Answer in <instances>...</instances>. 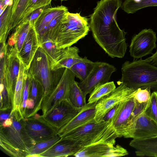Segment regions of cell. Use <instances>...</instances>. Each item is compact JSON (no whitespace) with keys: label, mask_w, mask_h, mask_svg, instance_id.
<instances>
[{"label":"cell","mask_w":157,"mask_h":157,"mask_svg":"<svg viewBox=\"0 0 157 157\" xmlns=\"http://www.w3.org/2000/svg\"><path fill=\"white\" fill-rule=\"evenodd\" d=\"M121 0H101L90 15L89 25L97 44L112 58H123L126 52L127 32L121 30L116 20Z\"/></svg>","instance_id":"cell-1"},{"label":"cell","mask_w":157,"mask_h":157,"mask_svg":"<svg viewBox=\"0 0 157 157\" xmlns=\"http://www.w3.org/2000/svg\"><path fill=\"white\" fill-rule=\"evenodd\" d=\"M13 120L9 127H0V145L10 155L15 157H26L28 150L34 145L25 130L24 118L20 109L11 113Z\"/></svg>","instance_id":"cell-2"},{"label":"cell","mask_w":157,"mask_h":157,"mask_svg":"<svg viewBox=\"0 0 157 157\" xmlns=\"http://www.w3.org/2000/svg\"><path fill=\"white\" fill-rule=\"evenodd\" d=\"M121 71L119 84L123 83L134 90L150 88L157 91V67L141 58L131 62L125 61L122 65Z\"/></svg>","instance_id":"cell-3"},{"label":"cell","mask_w":157,"mask_h":157,"mask_svg":"<svg viewBox=\"0 0 157 157\" xmlns=\"http://www.w3.org/2000/svg\"><path fill=\"white\" fill-rule=\"evenodd\" d=\"M88 18L80 13L68 11L62 19L56 43L58 49L71 46L88 34L90 27Z\"/></svg>","instance_id":"cell-4"},{"label":"cell","mask_w":157,"mask_h":157,"mask_svg":"<svg viewBox=\"0 0 157 157\" xmlns=\"http://www.w3.org/2000/svg\"><path fill=\"white\" fill-rule=\"evenodd\" d=\"M134 96L120 102L111 122L97 142L115 144L116 139L123 137L125 130L134 107Z\"/></svg>","instance_id":"cell-5"},{"label":"cell","mask_w":157,"mask_h":157,"mask_svg":"<svg viewBox=\"0 0 157 157\" xmlns=\"http://www.w3.org/2000/svg\"><path fill=\"white\" fill-rule=\"evenodd\" d=\"M28 71L31 77L42 85L44 97L53 90V71L51 68V63L47 54L40 46L35 53Z\"/></svg>","instance_id":"cell-6"},{"label":"cell","mask_w":157,"mask_h":157,"mask_svg":"<svg viewBox=\"0 0 157 157\" xmlns=\"http://www.w3.org/2000/svg\"><path fill=\"white\" fill-rule=\"evenodd\" d=\"M112 120L84 124L69 132L61 138L77 141L81 143L84 147L86 146L100 140Z\"/></svg>","instance_id":"cell-7"},{"label":"cell","mask_w":157,"mask_h":157,"mask_svg":"<svg viewBox=\"0 0 157 157\" xmlns=\"http://www.w3.org/2000/svg\"><path fill=\"white\" fill-rule=\"evenodd\" d=\"M136 90L127 87L123 83L112 92L100 99L95 106L96 113L94 119L99 122L105 114L113 107L121 102L134 96Z\"/></svg>","instance_id":"cell-8"},{"label":"cell","mask_w":157,"mask_h":157,"mask_svg":"<svg viewBox=\"0 0 157 157\" xmlns=\"http://www.w3.org/2000/svg\"><path fill=\"white\" fill-rule=\"evenodd\" d=\"M75 76L69 68H65L63 74L57 85L48 95L44 97L41 109L42 117L53 108L59 101L63 99H69L70 90L75 80Z\"/></svg>","instance_id":"cell-9"},{"label":"cell","mask_w":157,"mask_h":157,"mask_svg":"<svg viewBox=\"0 0 157 157\" xmlns=\"http://www.w3.org/2000/svg\"><path fill=\"white\" fill-rule=\"evenodd\" d=\"M81 109L74 106L69 100L63 99L58 101L42 117L58 131L76 115Z\"/></svg>","instance_id":"cell-10"},{"label":"cell","mask_w":157,"mask_h":157,"mask_svg":"<svg viewBox=\"0 0 157 157\" xmlns=\"http://www.w3.org/2000/svg\"><path fill=\"white\" fill-rule=\"evenodd\" d=\"M113 65L101 62H94L91 72L79 86L85 95L90 94L97 86L109 82L112 74L116 71Z\"/></svg>","instance_id":"cell-11"},{"label":"cell","mask_w":157,"mask_h":157,"mask_svg":"<svg viewBox=\"0 0 157 157\" xmlns=\"http://www.w3.org/2000/svg\"><path fill=\"white\" fill-rule=\"evenodd\" d=\"M24 122L26 132L34 144L58 135L57 130L37 113L31 117L24 118Z\"/></svg>","instance_id":"cell-12"},{"label":"cell","mask_w":157,"mask_h":157,"mask_svg":"<svg viewBox=\"0 0 157 157\" xmlns=\"http://www.w3.org/2000/svg\"><path fill=\"white\" fill-rule=\"evenodd\" d=\"M145 110L127 127L123 137L139 139L157 136V124L146 115Z\"/></svg>","instance_id":"cell-13"},{"label":"cell","mask_w":157,"mask_h":157,"mask_svg":"<svg viewBox=\"0 0 157 157\" xmlns=\"http://www.w3.org/2000/svg\"><path fill=\"white\" fill-rule=\"evenodd\" d=\"M156 34L152 29H146L134 36L129 46L130 56L138 59L151 53L156 47Z\"/></svg>","instance_id":"cell-14"},{"label":"cell","mask_w":157,"mask_h":157,"mask_svg":"<svg viewBox=\"0 0 157 157\" xmlns=\"http://www.w3.org/2000/svg\"><path fill=\"white\" fill-rule=\"evenodd\" d=\"M7 59L3 84L6 86L9 95L12 108L21 61L14 47L7 45Z\"/></svg>","instance_id":"cell-15"},{"label":"cell","mask_w":157,"mask_h":157,"mask_svg":"<svg viewBox=\"0 0 157 157\" xmlns=\"http://www.w3.org/2000/svg\"><path fill=\"white\" fill-rule=\"evenodd\" d=\"M85 147L79 141L62 138L51 147L39 154L40 157L74 156Z\"/></svg>","instance_id":"cell-16"},{"label":"cell","mask_w":157,"mask_h":157,"mask_svg":"<svg viewBox=\"0 0 157 157\" xmlns=\"http://www.w3.org/2000/svg\"><path fill=\"white\" fill-rule=\"evenodd\" d=\"M96 103L97 102L86 103L76 115L58 131L57 135L61 137L79 127L89 123L95 122L94 118Z\"/></svg>","instance_id":"cell-17"},{"label":"cell","mask_w":157,"mask_h":157,"mask_svg":"<svg viewBox=\"0 0 157 157\" xmlns=\"http://www.w3.org/2000/svg\"><path fill=\"white\" fill-rule=\"evenodd\" d=\"M31 23V26L23 46L18 53L21 62L27 70L29 69L35 53L40 46L34 23Z\"/></svg>","instance_id":"cell-18"},{"label":"cell","mask_w":157,"mask_h":157,"mask_svg":"<svg viewBox=\"0 0 157 157\" xmlns=\"http://www.w3.org/2000/svg\"><path fill=\"white\" fill-rule=\"evenodd\" d=\"M129 145L135 150L137 156L157 157V136L143 139H133Z\"/></svg>","instance_id":"cell-19"},{"label":"cell","mask_w":157,"mask_h":157,"mask_svg":"<svg viewBox=\"0 0 157 157\" xmlns=\"http://www.w3.org/2000/svg\"><path fill=\"white\" fill-rule=\"evenodd\" d=\"M79 52L78 48L75 46L62 48L59 56L51 65L52 70L63 67L70 69L81 58L79 55Z\"/></svg>","instance_id":"cell-20"},{"label":"cell","mask_w":157,"mask_h":157,"mask_svg":"<svg viewBox=\"0 0 157 157\" xmlns=\"http://www.w3.org/2000/svg\"><path fill=\"white\" fill-rule=\"evenodd\" d=\"M68 11L67 8L63 5L45 8L34 23L38 37L53 18Z\"/></svg>","instance_id":"cell-21"},{"label":"cell","mask_w":157,"mask_h":157,"mask_svg":"<svg viewBox=\"0 0 157 157\" xmlns=\"http://www.w3.org/2000/svg\"><path fill=\"white\" fill-rule=\"evenodd\" d=\"M31 24V22L28 19L23 20L14 29V31L9 38L7 44L14 46L18 53L23 46Z\"/></svg>","instance_id":"cell-22"},{"label":"cell","mask_w":157,"mask_h":157,"mask_svg":"<svg viewBox=\"0 0 157 157\" xmlns=\"http://www.w3.org/2000/svg\"><path fill=\"white\" fill-rule=\"evenodd\" d=\"M114 145L97 142L85 147L74 156L76 157H105L110 147Z\"/></svg>","instance_id":"cell-23"},{"label":"cell","mask_w":157,"mask_h":157,"mask_svg":"<svg viewBox=\"0 0 157 157\" xmlns=\"http://www.w3.org/2000/svg\"><path fill=\"white\" fill-rule=\"evenodd\" d=\"M13 2L9 4L3 10H0V43L6 44L9 33Z\"/></svg>","instance_id":"cell-24"},{"label":"cell","mask_w":157,"mask_h":157,"mask_svg":"<svg viewBox=\"0 0 157 157\" xmlns=\"http://www.w3.org/2000/svg\"><path fill=\"white\" fill-rule=\"evenodd\" d=\"M44 97V91L42 85L38 81L31 77L28 98L32 99L35 103L33 116L41 109L42 103Z\"/></svg>","instance_id":"cell-25"},{"label":"cell","mask_w":157,"mask_h":157,"mask_svg":"<svg viewBox=\"0 0 157 157\" xmlns=\"http://www.w3.org/2000/svg\"><path fill=\"white\" fill-rule=\"evenodd\" d=\"M66 13L56 17L47 25L38 37L40 44L42 40L46 38H49L56 42L62 19Z\"/></svg>","instance_id":"cell-26"},{"label":"cell","mask_w":157,"mask_h":157,"mask_svg":"<svg viewBox=\"0 0 157 157\" xmlns=\"http://www.w3.org/2000/svg\"><path fill=\"white\" fill-rule=\"evenodd\" d=\"M94 62L88 59L87 57L82 58L70 69L75 77L80 81L84 80L92 70Z\"/></svg>","instance_id":"cell-27"},{"label":"cell","mask_w":157,"mask_h":157,"mask_svg":"<svg viewBox=\"0 0 157 157\" xmlns=\"http://www.w3.org/2000/svg\"><path fill=\"white\" fill-rule=\"evenodd\" d=\"M29 1L30 0H14L9 33L20 23Z\"/></svg>","instance_id":"cell-28"},{"label":"cell","mask_w":157,"mask_h":157,"mask_svg":"<svg viewBox=\"0 0 157 157\" xmlns=\"http://www.w3.org/2000/svg\"><path fill=\"white\" fill-rule=\"evenodd\" d=\"M116 88L113 81L109 82L97 86L90 94L88 103L97 102L101 98L112 92Z\"/></svg>","instance_id":"cell-29"},{"label":"cell","mask_w":157,"mask_h":157,"mask_svg":"<svg viewBox=\"0 0 157 157\" xmlns=\"http://www.w3.org/2000/svg\"><path fill=\"white\" fill-rule=\"evenodd\" d=\"M153 6H157V0H125L121 7L128 13H133L143 8Z\"/></svg>","instance_id":"cell-30"},{"label":"cell","mask_w":157,"mask_h":157,"mask_svg":"<svg viewBox=\"0 0 157 157\" xmlns=\"http://www.w3.org/2000/svg\"><path fill=\"white\" fill-rule=\"evenodd\" d=\"M86 98L78 83L75 81L70 90L69 99L70 102L75 107L82 109L86 104Z\"/></svg>","instance_id":"cell-31"},{"label":"cell","mask_w":157,"mask_h":157,"mask_svg":"<svg viewBox=\"0 0 157 157\" xmlns=\"http://www.w3.org/2000/svg\"><path fill=\"white\" fill-rule=\"evenodd\" d=\"M25 69V67L21 62L18 76L15 88L13 104L11 112L16 109H20L22 99Z\"/></svg>","instance_id":"cell-32"},{"label":"cell","mask_w":157,"mask_h":157,"mask_svg":"<svg viewBox=\"0 0 157 157\" xmlns=\"http://www.w3.org/2000/svg\"><path fill=\"white\" fill-rule=\"evenodd\" d=\"M40 46L47 54L51 65L59 56L62 49H58L56 42L49 38L42 40L40 43Z\"/></svg>","instance_id":"cell-33"},{"label":"cell","mask_w":157,"mask_h":157,"mask_svg":"<svg viewBox=\"0 0 157 157\" xmlns=\"http://www.w3.org/2000/svg\"><path fill=\"white\" fill-rule=\"evenodd\" d=\"M61 138L58 135L47 140L36 143L29 150V155L39 154L45 151L58 141Z\"/></svg>","instance_id":"cell-34"},{"label":"cell","mask_w":157,"mask_h":157,"mask_svg":"<svg viewBox=\"0 0 157 157\" xmlns=\"http://www.w3.org/2000/svg\"><path fill=\"white\" fill-rule=\"evenodd\" d=\"M28 70L25 69V71L22 99L20 107V111L24 118L25 113L26 102L29 96L31 80V77L28 73Z\"/></svg>","instance_id":"cell-35"},{"label":"cell","mask_w":157,"mask_h":157,"mask_svg":"<svg viewBox=\"0 0 157 157\" xmlns=\"http://www.w3.org/2000/svg\"><path fill=\"white\" fill-rule=\"evenodd\" d=\"M145 113L157 124V91H154L151 94L149 103Z\"/></svg>","instance_id":"cell-36"},{"label":"cell","mask_w":157,"mask_h":157,"mask_svg":"<svg viewBox=\"0 0 157 157\" xmlns=\"http://www.w3.org/2000/svg\"><path fill=\"white\" fill-rule=\"evenodd\" d=\"M52 0H30L28 6L22 18L21 22L34 10L40 8L49 6Z\"/></svg>","instance_id":"cell-37"},{"label":"cell","mask_w":157,"mask_h":157,"mask_svg":"<svg viewBox=\"0 0 157 157\" xmlns=\"http://www.w3.org/2000/svg\"><path fill=\"white\" fill-rule=\"evenodd\" d=\"M149 102V100L146 102L140 103L135 100L134 107L130 115L125 130L135 119L146 109L148 105Z\"/></svg>","instance_id":"cell-38"},{"label":"cell","mask_w":157,"mask_h":157,"mask_svg":"<svg viewBox=\"0 0 157 157\" xmlns=\"http://www.w3.org/2000/svg\"><path fill=\"white\" fill-rule=\"evenodd\" d=\"M0 111H3L12 109V104L6 86L0 92Z\"/></svg>","instance_id":"cell-39"},{"label":"cell","mask_w":157,"mask_h":157,"mask_svg":"<svg viewBox=\"0 0 157 157\" xmlns=\"http://www.w3.org/2000/svg\"><path fill=\"white\" fill-rule=\"evenodd\" d=\"M151 89L147 88L144 89L139 88L136 89L134 95L135 100L140 103L148 101L151 97Z\"/></svg>","instance_id":"cell-40"},{"label":"cell","mask_w":157,"mask_h":157,"mask_svg":"<svg viewBox=\"0 0 157 157\" xmlns=\"http://www.w3.org/2000/svg\"><path fill=\"white\" fill-rule=\"evenodd\" d=\"M127 150L121 145L117 144L111 147L105 157H121L128 155Z\"/></svg>","instance_id":"cell-41"},{"label":"cell","mask_w":157,"mask_h":157,"mask_svg":"<svg viewBox=\"0 0 157 157\" xmlns=\"http://www.w3.org/2000/svg\"><path fill=\"white\" fill-rule=\"evenodd\" d=\"M47 7H41L34 10L25 19H27L31 22L34 23L36 20Z\"/></svg>","instance_id":"cell-42"},{"label":"cell","mask_w":157,"mask_h":157,"mask_svg":"<svg viewBox=\"0 0 157 157\" xmlns=\"http://www.w3.org/2000/svg\"><path fill=\"white\" fill-rule=\"evenodd\" d=\"M119 104L114 106L105 114L102 120V121H108L113 117L117 109Z\"/></svg>","instance_id":"cell-43"},{"label":"cell","mask_w":157,"mask_h":157,"mask_svg":"<svg viewBox=\"0 0 157 157\" xmlns=\"http://www.w3.org/2000/svg\"><path fill=\"white\" fill-rule=\"evenodd\" d=\"M144 60L150 64L157 67V50L153 55L144 59Z\"/></svg>","instance_id":"cell-44"},{"label":"cell","mask_w":157,"mask_h":157,"mask_svg":"<svg viewBox=\"0 0 157 157\" xmlns=\"http://www.w3.org/2000/svg\"><path fill=\"white\" fill-rule=\"evenodd\" d=\"M13 123L12 119L10 118L0 123V127H9L11 126Z\"/></svg>","instance_id":"cell-45"},{"label":"cell","mask_w":157,"mask_h":157,"mask_svg":"<svg viewBox=\"0 0 157 157\" xmlns=\"http://www.w3.org/2000/svg\"><path fill=\"white\" fill-rule=\"evenodd\" d=\"M11 113V112H10L9 113H1L0 115V123L6 119L10 118Z\"/></svg>","instance_id":"cell-46"},{"label":"cell","mask_w":157,"mask_h":157,"mask_svg":"<svg viewBox=\"0 0 157 157\" xmlns=\"http://www.w3.org/2000/svg\"><path fill=\"white\" fill-rule=\"evenodd\" d=\"M26 157H40L39 154H33L28 155Z\"/></svg>","instance_id":"cell-47"},{"label":"cell","mask_w":157,"mask_h":157,"mask_svg":"<svg viewBox=\"0 0 157 157\" xmlns=\"http://www.w3.org/2000/svg\"><path fill=\"white\" fill-rule=\"evenodd\" d=\"M61 1H66V0H60Z\"/></svg>","instance_id":"cell-48"},{"label":"cell","mask_w":157,"mask_h":157,"mask_svg":"<svg viewBox=\"0 0 157 157\" xmlns=\"http://www.w3.org/2000/svg\"><path fill=\"white\" fill-rule=\"evenodd\" d=\"M134 0L136 2H137L138 1V0Z\"/></svg>","instance_id":"cell-49"}]
</instances>
